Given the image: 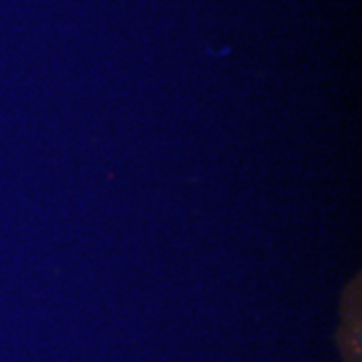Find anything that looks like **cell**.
<instances>
[{
	"mask_svg": "<svg viewBox=\"0 0 362 362\" xmlns=\"http://www.w3.org/2000/svg\"><path fill=\"white\" fill-rule=\"evenodd\" d=\"M337 344L342 362L361 361V300L358 290H349L342 298L340 306V322L337 330Z\"/></svg>",
	"mask_w": 362,
	"mask_h": 362,
	"instance_id": "1",
	"label": "cell"
}]
</instances>
